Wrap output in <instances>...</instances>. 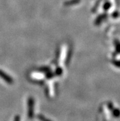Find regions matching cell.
<instances>
[{"instance_id": "obj_3", "label": "cell", "mask_w": 120, "mask_h": 121, "mask_svg": "<svg viewBox=\"0 0 120 121\" xmlns=\"http://www.w3.org/2000/svg\"><path fill=\"white\" fill-rule=\"evenodd\" d=\"M104 17H105V16H104V15H100V16H99V17H97V18L96 19V24L98 25L99 23H100V22L102 21V20L103 19V18Z\"/></svg>"}, {"instance_id": "obj_6", "label": "cell", "mask_w": 120, "mask_h": 121, "mask_svg": "<svg viewBox=\"0 0 120 121\" xmlns=\"http://www.w3.org/2000/svg\"><path fill=\"white\" fill-rule=\"evenodd\" d=\"M62 70L61 68H58V69H56V74H58V75H60L61 73H62Z\"/></svg>"}, {"instance_id": "obj_8", "label": "cell", "mask_w": 120, "mask_h": 121, "mask_svg": "<svg viewBox=\"0 0 120 121\" xmlns=\"http://www.w3.org/2000/svg\"><path fill=\"white\" fill-rule=\"evenodd\" d=\"M114 64L115 65H116V66H118V67H119V61H115L114 62Z\"/></svg>"}, {"instance_id": "obj_5", "label": "cell", "mask_w": 120, "mask_h": 121, "mask_svg": "<svg viewBox=\"0 0 120 121\" xmlns=\"http://www.w3.org/2000/svg\"><path fill=\"white\" fill-rule=\"evenodd\" d=\"M79 2V0H72V1L70 2H67V3H66V4L67 5H70V4H76V3H78Z\"/></svg>"}, {"instance_id": "obj_1", "label": "cell", "mask_w": 120, "mask_h": 121, "mask_svg": "<svg viewBox=\"0 0 120 121\" xmlns=\"http://www.w3.org/2000/svg\"><path fill=\"white\" fill-rule=\"evenodd\" d=\"M0 77L3 79L4 81L6 82L9 83V84H12L13 82V79L11 78V77L8 76L6 73H5L4 71L2 70H0Z\"/></svg>"}, {"instance_id": "obj_10", "label": "cell", "mask_w": 120, "mask_h": 121, "mask_svg": "<svg viewBox=\"0 0 120 121\" xmlns=\"http://www.w3.org/2000/svg\"><path fill=\"white\" fill-rule=\"evenodd\" d=\"M20 121V119H19V117L17 116L15 117V121Z\"/></svg>"}, {"instance_id": "obj_9", "label": "cell", "mask_w": 120, "mask_h": 121, "mask_svg": "<svg viewBox=\"0 0 120 121\" xmlns=\"http://www.w3.org/2000/svg\"><path fill=\"white\" fill-rule=\"evenodd\" d=\"M118 15V12H116V13H114V14H113V17H117Z\"/></svg>"}, {"instance_id": "obj_4", "label": "cell", "mask_w": 120, "mask_h": 121, "mask_svg": "<svg viewBox=\"0 0 120 121\" xmlns=\"http://www.w3.org/2000/svg\"><path fill=\"white\" fill-rule=\"evenodd\" d=\"M110 6H111V4L110 3H108V2H107V3H105V4H104V6H103V9H105V11H107V10H108V9H110Z\"/></svg>"}, {"instance_id": "obj_7", "label": "cell", "mask_w": 120, "mask_h": 121, "mask_svg": "<svg viewBox=\"0 0 120 121\" xmlns=\"http://www.w3.org/2000/svg\"><path fill=\"white\" fill-rule=\"evenodd\" d=\"M113 114L116 116H119V110L118 109H115V110L113 111Z\"/></svg>"}, {"instance_id": "obj_2", "label": "cell", "mask_w": 120, "mask_h": 121, "mask_svg": "<svg viewBox=\"0 0 120 121\" xmlns=\"http://www.w3.org/2000/svg\"><path fill=\"white\" fill-rule=\"evenodd\" d=\"M28 115L29 117H31L33 116V107H34V100L33 98H30L28 100Z\"/></svg>"}]
</instances>
